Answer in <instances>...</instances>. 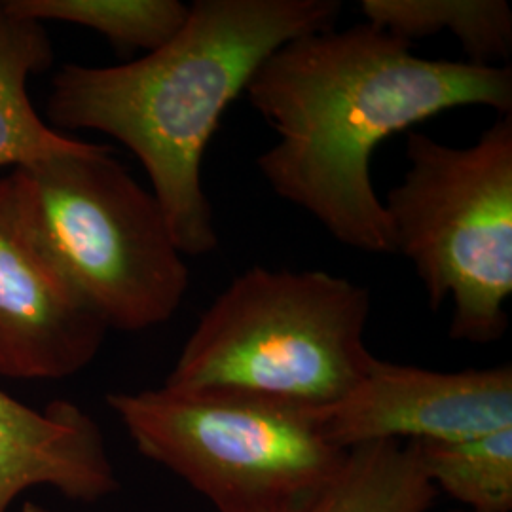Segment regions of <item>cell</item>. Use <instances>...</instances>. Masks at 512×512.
<instances>
[{
  "instance_id": "6da1fadb",
  "label": "cell",
  "mask_w": 512,
  "mask_h": 512,
  "mask_svg": "<svg viewBox=\"0 0 512 512\" xmlns=\"http://www.w3.org/2000/svg\"><path fill=\"white\" fill-rule=\"evenodd\" d=\"M243 95L277 135L256 158L275 196L348 249L395 255L372 183L376 148L448 110L512 114V69L420 57L363 21L283 44Z\"/></svg>"
},
{
  "instance_id": "7a4b0ae2",
  "label": "cell",
  "mask_w": 512,
  "mask_h": 512,
  "mask_svg": "<svg viewBox=\"0 0 512 512\" xmlns=\"http://www.w3.org/2000/svg\"><path fill=\"white\" fill-rule=\"evenodd\" d=\"M338 0H196L181 31L114 67L65 65L54 76L55 128L95 129L129 148L147 171L186 256L219 247L205 194V150L228 107L277 48L334 27Z\"/></svg>"
},
{
  "instance_id": "3957f363",
  "label": "cell",
  "mask_w": 512,
  "mask_h": 512,
  "mask_svg": "<svg viewBox=\"0 0 512 512\" xmlns=\"http://www.w3.org/2000/svg\"><path fill=\"white\" fill-rule=\"evenodd\" d=\"M370 310V291L348 277L253 266L203 311L164 385L329 406L376 357L365 344Z\"/></svg>"
},
{
  "instance_id": "277c9868",
  "label": "cell",
  "mask_w": 512,
  "mask_h": 512,
  "mask_svg": "<svg viewBox=\"0 0 512 512\" xmlns=\"http://www.w3.org/2000/svg\"><path fill=\"white\" fill-rule=\"evenodd\" d=\"M406 160L384 202L393 251L414 266L431 310L452 304V340L495 344L512 294V114L467 147L412 129Z\"/></svg>"
},
{
  "instance_id": "5b68a950",
  "label": "cell",
  "mask_w": 512,
  "mask_h": 512,
  "mask_svg": "<svg viewBox=\"0 0 512 512\" xmlns=\"http://www.w3.org/2000/svg\"><path fill=\"white\" fill-rule=\"evenodd\" d=\"M107 404L141 456L183 478L217 512H300L348 459L308 404L169 385L112 393Z\"/></svg>"
},
{
  "instance_id": "8992f818",
  "label": "cell",
  "mask_w": 512,
  "mask_h": 512,
  "mask_svg": "<svg viewBox=\"0 0 512 512\" xmlns=\"http://www.w3.org/2000/svg\"><path fill=\"white\" fill-rule=\"evenodd\" d=\"M23 209L110 329H154L184 302L190 270L164 209L112 148L10 173Z\"/></svg>"
},
{
  "instance_id": "52a82bcc",
  "label": "cell",
  "mask_w": 512,
  "mask_h": 512,
  "mask_svg": "<svg viewBox=\"0 0 512 512\" xmlns=\"http://www.w3.org/2000/svg\"><path fill=\"white\" fill-rule=\"evenodd\" d=\"M109 327L0 179V376L63 380L92 365Z\"/></svg>"
},
{
  "instance_id": "ba28073f",
  "label": "cell",
  "mask_w": 512,
  "mask_h": 512,
  "mask_svg": "<svg viewBox=\"0 0 512 512\" xmlns=\"http://www.w3.org/2000/svg\"><path fill=\"white\" fill-rule=\"evenodd\" d=\"M334 446L382 440H461L512 427V368L440 372L374 357L340 401L317 408Z\"/></svg>"
},
{
  "instance_id": "9c48e42d",
  "label": "cell",
  "mask_w": 512,
  "mask_h": 512,
  "mask_svg": "<svg viewBox=\"0 0 512 512\" xmlns=\"http://www.w3.org/2000/svg\"><path fill=\"white\" fill-rule=\"evenodd\" d=\"M38 486L93 503L118 490V476L101 427L80 406L37 410L0 389V512Z\"/></svg>"
},
{
  "instance_id": "30bf717a",
  "label": "cell",
  "mask_w": 512,
  "mask_h": 512,
  "mask_svg": "<svg viewBox=\"0 0 512 512\" xmlns=\"http://www.w3.org/2000/svg\"><path fill=\"white\" fill-rule=\"evenodd\" d=\"M52 61L44 23L19 16L0 0V167L19 169L93 147L50 128L31 103L27 82Z\"/></svg>"
},
{
  "instance_id": "8fae6325",
  "label": "cell",
  "mask_w": 512,
  "mask_h": 512,
  "mask_svg": "<svg viewBox=\"0 0 512 512\" xmlns=\"http://www.w3.org/2000/svg\"><path fill=\"white\" fill-rule=\"evenodd\" d=\"M366 23L414 40L448 31L467 63L495 67L512 54V10L507 0H363Z\"/></svg>"
},
{
  "instance_id": "7c38bea8",
  "label": "cell",
  "mask_w": 512,
  "mask_h": 512,
  "mask_svg": "<svg viewBox=\"0 0 512 512\" xmlns=\"http://www.w3.org/2000/svg\"><path fill=\"white\" fill-rule=\"evenodd\" d=\"M435 499L412 444L382 440L351 448L340 475L300 512H427Z\"/></svg>"
},
{
  "instance_id": "4fadbf2b",
  "label": "cell",
  "mask_w": 512,
  "mask_h": 512,
  "mask_svg": "<svg viewBox=\"0 0 512 512\" xmlns=\"http://www.w3.org/2000/svg\"><path fill=\"white\" fill-rule=\"evenodd\" d=\"M433 488L467 512H512V427L461 440H408Z\"/></svg>"
},
{
  "instance_id": "5bb4252c",
  "label": "cell",
  "mask_w": 512,
  "mask_h": 512,
  "mask_svg": "<svg viewBox=\"0 0 512 512\" xmlns=\"http://www.w3.org/2000/svg\"><path fill=\"white\" fill-rule=\"evenodd\" d=\"M23 18L92 29L118 48L154 52L175 37L190 6L179 0H6Z\"/></svg>"
},
{
  "instance_id": "9a60e30c",
  "label": "cell",
  "mask_w": 512,
  "mask_h": 512,
  "mask_svg": "<svg viewBox=\"0 0 512 512\" xmlns=\"http://www.w3.org/2000/svg\"><path fill=\"white\" fill-rule=\"evenodd\" d=\"M21 512H57L52 511V509H48V507H42V505H38L35 501H25L23 503V507H21Z\"/></svg>"
},
{
  "instance_id": "2e32d148",
  "label": "cell",
  "mask_w": 512,
  "mask_h": 512,
  "mask_svg": "<svg viewBox=\"0 0 512 512\" xmlns=\"http://www.w3.org/2000/svg\"><path fill=\"white\" fill-rule=\"evenodd\" d=\"M452 512H467V511H452Z\"/></svg>"
}]
</instances>
